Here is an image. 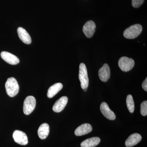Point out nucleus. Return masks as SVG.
<instances>
[{
	"mask_svg": "<svg viewBox=\"0 0 147 147\" xmlns=\"http://www.w3.org/2000/svg\"><path fill=\"white\" fill-rule=\"evenodd\" d=\"M7 93L9 96L13 97L18 94L19 86L18 82L13 77H10L7 80L5 84Z\"/></svg>",
	"mask_w": 147,
	"mask_h": 147,
	"instance_id": "1",
	"label": "nucleus"
},
{
	"mask_svg": "<svg viewBox=\"0 0 147 147\" xmlns=\"http://www.w3.org/2000/svg\"><path fill=\"white\" fill-rule=\"evenodd\" d=\"M143 30L142 26L139 24L130 26L127 28L123 32L125 37L128 39L136 38L141 33Z\"/></svg>",
	"mask_w": 147,
	"mask_h": 147,
	"instance_id": "2",
	"label": "nucleus"
},
{
	"mask_svg": "<svg viewBox=\"0 0 147 147\" xmlns=\"http://www.w3.org/2000/svg\"><path fill=\"white\" fill-rule=\"evenodd\" d=\"M79 79L81 82V87L83 90L87 88L89 85V78L86 67L84 63L79 65Z\"/></svg>",
	"mask_w": 147,
	"mask_h": 147,
	"instance_id": "3",
	"label": "nucleus"
},
{
	"mask_svg": "<svg viewBox=\"0 0 147 147\" xmlns=\"http://www.w3.org/2000/svg\"><path fill=\"white\" fill-rule=\"evenodd\" d=\"M36 105V100L32 96H27L24 100L23 111L25 115H29L34 110Z\"/></svg>",
	"mask_w": 147,
	"mask_h": 147,
	"instance_id": "4",
	"label": "nucleus"
},
{
	"mask_svg": "<svg viewBox=\"0 0 147 147\" xmlns=\"http://www.w3.org/2000/svg\"><path fill=\"white\" fill-rule=\"evenodd\" d=\"M118 64L119 67L121 70L127 72L131 70L134 67V61L131 58L123 57L119 59Z\"/></svg>",
	"mask_w": 147,
	"mask_h": 147,
	"instance_id": "5",
	"label": "nucleus"
},
{
	"mask_svg": "<svg viewBox=\"0 0 147 147\" xmlns=\"http://www.w3.org/2000/svg\"><path fill=\"white\" fill-rule=\"evenodd\" d=\"M13 137L14 141L19 144L25 146L28 143L26 134L20 130H16L13 131Z\"/></svg>",
	"mask_w": 147,
	"mask_h": 147,
	"instance_id": "6",
	"label": "nucleus"
},
{
	"mask_svg": "<svg viewBox=\"0 0 147 147\" xmlns=\"http://www.w3.org/2000/svg\"><path fill=\"white\" fill-rule=\"evenodd\" d=\"M1 56L2 59L6 62L12 65L17 64L20 61L19 59L15 55L5 51L2 52Z\"/></svg>",
	"mask_w": 147,
	"mask_h": 147,
	"instance_id": "7",
	"label": "nucleus"
},
{
	"mask_svg": "<svg viewBox=\"0 0 147 147\" xmlns=\"http://www.w3.org/2000/svg\"><path fill=\"white\" fill-rule=\"evenodd\" d=\"M96 27L95 24L92 21H87L83 27V31L87 37L90 38L93 36L95 32Z\"/></svg>",
	"mask_w": 147,
	"mask_h": 147,
	"instance_id": "8",
	"label": "nucleus"
},
{
	"mask_svg": "<svg viewBox=\"0 0 147 147\" xmlns=\"http://www.w3.org/2000/svg\"><path fill=\"white\" fill-rule=\"evenodd\" d=\"M100 110L103 115L110 120L115 119L116 115L115 113L110 110L106 102H102L100 106Z\"/></svg>",
	"mask_w": 147,
	"mask_h": 147,
	"instance_id": "9",
	"label": "nucleus"
},
{
	"mask_svg": "<svg viewBox=\"0 0 147 147\" xmlns=\"http://www.w3.org/2000/svg\"><path fill=\"white\" fill-rule=\"evenodd\" d=\"M68 102V98L63 96L60 98L55 102L53 106V110L56 113L61 112L65 108Z\"/></svg>",
	"mask_w": 147,
	"mask_h": 147,
	"instance_id": "10",
	"label": "nucleus"
},
{
	"mask_svg": "<svg viewBox=\"0 0 147 147\" xmlns=\"http://www.w3.org/2000/svg\"><path fill=\"white\" fill-rule=\"evenodd\" d=\"M110 70L109 65L105 63L103 66L99 69L98 71V76L101 81L103 82H106L110 79Z\"/></svg>",
	"mask_w": 147,
	"mask_h": 147,
	"instance_id": "11",
	"label": "nucleus"
},
{
	"mask_svg": "<svg viewBox=\"0 0 147 147\" xmlns=\"http://www.w3.org/2000/svg\"><path fill=\"white\" fill-rule=\"evenodd\" d=\"M92 130V125L89 123H84L78 127L75 130L74 134L77 136H81L88 134Z\"/></svg>",
	"mask_w": 147,
	"mask_h": 147,
	"instance_id": "12",
	"label": "nucleus"
},
{
	"mask_svg": "<svg viewBox=\"0 0 147 147\" xmlns=\"http://www.w3.org/2000/svg\"><path fill=\"white\" fill-rule=\"evenodd\" d=\"M142 139V136L140 134L138 133L131 134L125 141V146L127 147L134 146L141 142Z\"/></svg>",
	"mask_w": 147,
	"mask_h": 147,
	"instance_id": "13",
	"label": "nucleus"
},
{
	"mask_svg": "<svg viewBox=\"0 0 147 147\" xmlns=\"http://www.w3.org/2000/svg\"><path fill=\"white\" fill-rule=\"evenodd\" d=\"M17 32L19 38L21 41L26 44L31 43L32 39L28 33L24 28L19 27L17 29Z\"/></svg>",
	"mask_w": 147,
	"mask_h": 147,
	"instance_id": "14",
	"label": "nucleus"
},
{
	"mask_svg": "<svg viewBox=\"0 0 147 147\" xmlns=\"http://www.w3.org/2000/svg\"><path fill=\"white\" fill-rule=\"evenodd\" d=\"M50 132V126L47 123H43L40 126L38 130V134L40 139H45Z\"/></svg>",
	"mask_w": 147,
	"mask_h": 147,
	"instance_id": "15",
	"label": "nucleus"
},
{
	"mask_svg": "<svg viewBox=\"0 0 147 147\" xmlns=\"http://www.w3.org/2000/svg\"><path fill=\"white\" fill-rule=\"evenodd\" d=\"M63 87L62 84L60 83L54 84L48 89L47 93V97L49 98H52L62 89Z\"/></svg>",
	"mask_w": 147,
	"mask_h": 147,
	"instance_id": "16",
	"label": "nucleus"
},
{
	"mask_svg": "<svg viewBox=\"0 0 147 147\" xmlns=\"http://www.w3.org/2000/svg\"><path fill=\"white\" fill-rule=\"evenodd\" d=\"M100 139L98 137H94L89 138L83 141L81 143L82 147H94L100 143Z\"/></svg>",
	"mask_w": 147,
	"mask_h": 147,
	"instance_id": "17",
	"label": "nucleus"
},
{
	"mask_svg": "<svg viewBox=\"0 0 147 147\" xmlns=\"http://www.w3.org/2000/svg\"><path fill=\"white\" fill-rule=\"evenodd\" d=\"M126 104L127 108L130 113H134V103L132 96L129 94L127 96Z\"/></svg>",
	"mask_w": 147,
	"mask_h": 147,
	"instance_id": "18",
	"label": "nucleus"
},
{
	"mask_svg": "<svg viewBox=\"0 0 147 147\" xmlns=\"http://www.w3.org/2000/svg\"><path fill=\"white\" fill-rule=\"evenodd\" d=\"M141 112L142 115L146 116L147 115V101L146 100L142 102L141 105Z\"/></svg>",
	"mask_w": 147,
	"mask_h": 147,
	"instance_id": "19",
	"label": "nucleus"
},
{
	"mask_svg": "<svg viewBox=\"0 0 147 147\" xmlns=\"http://www.w3.org/2000/svg\"><path fill=\"white\" fill-rule=\"evenodd\" d=\"M144 0H132L131 4L134 8H138L143 4Z\"/></svg>",
	"mask_w": 147,
	"mask_h": 147,
	"instance_id": "20",
	"label": "nucleus"
},
{
	"mask_svg": "<svg viewBox=\"0 0 147 147\" xmlns=\"http://www.w3.org/2000/svg\"><path fill=\"white\" fill-rule=\"evenodd\" d=\"M142 87L143 89L147 91V78H146L144 81L143 82L142 84Z\"/></svg>",
	"mask_w": 147,
	"mask_h": 147,
	"instance_id": "21",
	"label": "nucleus"
},
{
	"mask_svg": "<svg viewBox=\"0 0 147 147\" xmlns=\"http://www.w3.org/2000/svg\"><path fill=\"white\" fill-rule=\"evenodd\" d=\"M84 91H85V92H86L87 90V88L84 89Z\"/></svg>",
	"mask_w": 147,
	"mask_h": 147,
	"instance_id": "22",
	"label": "nucleus"
}]
</instances>
